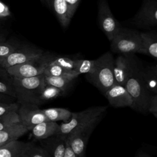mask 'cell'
Listing matches in <instances>:
<instances>
[{"instance_id": "6da1fadb", "label": "cell", "mask_w": 157, "mask_h": 157, "mask_svg": "<svg viewBox=\"0 0 157 157\" xmlns=\"http://www.w3.org/2000/svg\"><path fill=\"white\" fill-rule=\"evenodd\" d=\"M140 64L137 61L124 85L132 99V109L142 113H147L152 93L146 88L140 74Z\"/></svg>"}, {"instance_id": "7a4b0ae2", "label": "cell", "mask_w": 157, "mask_h": 157, "mask_svg": "<svg viewBox=\"0 0 157 157\" xmlns=\"http://www.w3.org/2000/svg\"><path fill=\"white\" fill-rule=\"evenodd\" d=\"M15 99L19 104H34L39 105L42 103L40 96L45 85L43 74L31 77H13Z\"/></svg>"}, {"instance_id": "ac0fdd59", "label": "cell", "mask_w": 157, "mask_h": 157, "mask_svg": "<svg viewBox=\"0 0 157 157\" xmlns=\"http://www.w3.org/2000/svg\"><path fill=\"white\" fill-rule=\"evenodd\" d=\"M140 74L142 79L147 88L152 94H157V66L140 67Z\"/></svg>"}, {"instance_id": "4fadbf2b", "label": "cell", "mask_w": 157, "mask_h": 157, "mask_svg": "<svg viewBox=\"0 0 157 157\" xmlns=\"http://www.w3.org/2000/svg\"><path fill=\"white\" fill-rule=\"evenodd\" d=\"M104 94L109 104L114 107H131L132 105V98L123 85L115 83Z\"/></svg>"}, {"instance_id": "74e56055", "label": "cell", "mask_w": 157, "mask_h": 157, "mask_svg": "<svg viewBox=\"0 0 157 157\" xmlns=\"http://www.w3.org/2000/svg\"><path fill=\"white\" fill-rule=\"evenodd\" d=\"M6 39V37L5 33L2 31H0V42L5 40Z\"/></svg>"}, {"instance_id": "f35d334b", "label": "cell", "mask_w": 157, "mask_h": 157, "mask_svg": "<svg viewBox=\"0 0 157 157\" xmlns=\"http://www.w3.org/2000/svg\"><path fill=\"white\" fill-rule=\"evenodd\" d=\"M44 1V2L48 5L49 6V7H50V2H51V0H43Z\"/></svg>"}, {"instance_id": "ba28073f", "label": "cell", "mask_w": 157, "mask_h": 157, "mask_svg": "<svg viewBox=\"0 0 157 157\" xmlns=\"http://www.w3.org/2000/svg\"><path fill=\"white\" fill-rule=\"evenodd\" d=\"M44 51L35 46L22 45L6 57L0 59V66L7 69L12 66L21 64L38 57Z\"/></svg>"}, {"instance_id": "ab89813d", "label": "cell", "mask_w": 157, "mask_h": 157, "mask_svg": "<svg viewBox=\"0 0 157 157\" xmlns=\"http://www.w3.org/2000/svg\"><path fill=\"white\" fill-rule=\"evenodd\" d=\"M1 145H1V144H0V147H1Z\"/></svg>"}, {"instance_id": "603a6c76", "label": "cell", "mask_w": 157, "mask_h": 157, "mask_svg": "<svg viewBox=\"0 0 157 157\" xmlns=\"http://www.w3.org/2000/svg\"><path fill=\"white\" fill-rule=\"evenodd\" d=\"M76 78L67 76H48L44 75L45 83L52 85L61 90L64 93L68 90Z\"/></svg>"}, {"instance_id": "52a82bcc", "label": "cell", "mask_w": 157, "mask_h": 157, "mask_svg": "<svg viewBox=\"0 0 157 157\" xmlns=\"http://www.w3.org/2000/svg\"><path fill=\"white\" fill-rule=\"evenodd\" d=\"M102 115H101L88 124L75 128L67 134V138L77 157L85 156L86 145L92 132L100 121Z\"/></svg>"}, {"instance_id": "7402d4cb", "label": "cell", "mask_w": 157, "mask_h": 157, "mask_svg": "<svg viewBox=\"0 0 157 157\" xmlns=\"http://www.w3.org/2000/svg\"><path fill=\"white\" fill-rule=\"evenodd\" d=\"M42 110L48 120L56 122L58 121L65 122L71 118L72 115L71 111L64 108L52 107L42 109Z\"/></svg>"}, {"instance_id": "8992f818", "label": "cell", "mask_w": 157, "mask_h": 157, "mask_svg": "<svg viewBox=\"0 0 157 157\" xmlns=\"http://www.w3.org/2000/svg\"><path fill=\"white\" fill-rule=\"evenodd\" d=\"M107 109V106H96L80 112H72L71 118L59 124L58 134H67L72 130L88 124L97 117L103 115Z\"/></svg>"}, {"instance_id": "f1b7e54d", "label": "cell", "mask_w": 157, "mask_h": 157, "mask_svg": "<svg viewBox=\"0 0 157 157\" xmlns=\"http://www.w3.org/2000/svg\"><path fill=\"white\" fill-rule=\"evenodd\" d=\"M18 107V103L0 101V117L10 115L17 113Z\"/></svg>"}, {"instance_id": "e575fe53", "label": "cell", "mask_w": 157, "mask_h": 157, "mask_svg": "<svg viewBox=\"0 0 157 157\" xmlns=\"http://www.w3.org/2000/svg\"><path fill=\"white\" fill-rule=\"evenodd\" d=\"M63 157H77L73 148H72L69 142L67 140V138L65 143Z\"/></svg>"}, {"instance_id": "d6a6232c", "label": "cell", "mask_w": 157, "mask_h": 157, "mask_svg": "<svg viewBox=\"0 0 157 157\" xmlns=\"http://www.w3.org/2000/svg\"><path fill=\"white\" fill-rule=\"evenodd\" d=\"M148 112L153 115L155 118H157V94H152L148 106Z\"/></svg>"}, {"instance_id": "e0dca14e", "label": "cell", "mask_w": 157, "mask_h": 157, "mask_svg": "<svg viewBox=\"0 0 157 157\" xmlns=\"http://www.w3.org/2000/svg\"><path fill=\"white\" fill-rule=\"evenodd\" d=\"M59 129V124L56 121L47 120L35 125L31 131L33 137L40 140L58 134Z\"/></svg>"}, {"instance_id": "5b68a950", "label": "cell", "mask_w": 157, "mask_h": 157, "mask_svg": "<svg viewBox=\"0 0 157 157\" xmlns=\"http://www.w3.org/2000/svg\"><path fill=\"white\" fill-rule=\"evenodd\" d=\"M55 57L53 54L44 52L38 57L21 64L12 66L6 69L13 77H34L43 74L45 67Z\"/></svg>"}, {"instance_id": "1f68e13d", "label": "cell", "mask_w": 157, "mask_h": 157, "mask_svg": "<svg viewBox=\"0 0 157 157\" xmlns=\"http://www.w3.org/2000/svg\"><path fill=\"white\" fill-rule=\"evenodd\" d=\"M11 17V12L7 4L0 0V21L6 20Z\"/></svg>"}, {"instance_id": "44dd1931", "label": "cell", "mask_w": 157, "mask_h": 157, "mask_svg": "<svg viewBox=\"0 0 157 157\" xmlns=\"http://www.w3.org/2000/svg\"><path fill=\"white\" fill-rule=\"evenodd\" d=\"M0 93L15 99L13 77L9 74L6 69L1 66H0Z\"/></svg>"}, {"instance_id": "f546056e", "label": "cell", "mask_w": 157, "mask_h": 157, "mask_svg": "<svg viewBox=\"0 0 157 157\" xmlns=\"http://www.w3.org/2000/svg\"><path fill=\"white\" fill-rule=\"evenodd\" d=\"M52 63L56 64L66 69L74 70V59H71L65 56L55 57V59L52 61Z\"/></svg>"}, {"instance_id": "d590c367", "label": "cell", "mask_w": 157, "mask_h": 157, "mask_svg": "<svg viewBox=\"0 0 157 157\" xmlns=\"http://www.w3.org/2000/svg\"><path fill=\"white\" fill-rule=\"evenodd\" d=\"M15 99L14 98L0 93V101L6 102H12Z\"/></svg>"}, {"instance_id": "8d00e7d4", "label": "cell", "mask_w": 157, "mask_h": 157, "mask_svg": "<svg viewBox=\"0 0 157 157\" xmlns=\"http://www.w3.org/2000/svg\"><path fill=\"white\" fill-rule=\"evenodd\" d=\"M136 156H137V157H150V155H148V153H147L145 151H139L137 155H136Z\"/></svg>"}, {"instance_id": "30bf717a", "label": "cell", "mask_w": 157, "mask_h": 157, "mask_svg": "<svg viewBox=\"0 0 157 157\" xmlns=\"http://www.w3.org/2000/svg\"><path fill=\"white\" fill-rule=\"evenodd\" d=\"M131 23L142 28H151L157 25V0H144L142 5L132 18Z\"/></svg>"}, {"instance_id": "4dcf8cb0", "label": "cell", "mask_w": 157, "mask_h": 157, "mask_svg": "<svg viewBox=\"0 0 157 157\" xmlns=\"http://www.w3.org/2000/svg\"><path fill=\"white\" fill-rule=\"evenodd\" d=\"M18 122H20V120L17 112L10 115L0 117V130L7 126Z\"/></svg>"}, {"instance_id": "836d02e7", "label": "cell", "mask_w": 157, "mask_h": 157, "mask_svg": "<svg viewBox=\"0 0 157 157\" xmlns=\"http://www.w3.org/2000/svg\"><path fill=\"white\" fill-rule=\"evenodd\" d=\"M65 1L67 5L70 15L72 17L78 6L80 0H65Z\"/></svg>"}, {"instance_id": "2e32d148", "label": "cell", "mask_w": 157, "mask_h": 157, "mask_svg": "<svg viewBox=\"0 0 157 157\" xmlns=\"http://www.w3.org/2000/svg\"><path fill=\"white\" fill-rule=\"evenodd\" d=\"M28 132V129L20 122L12 124L0 130V144L3 145L14 140Z\"/></svg>"}, {"instance_id": "d6986e66", "label": "cell", "mask_w": 157, "mask_h": 157, "mask_svg": "<svg viewBox=\"0 0 157 157\" xmlns=\"http://www.w3.org/2000/svg\"><path fill=\"white\" fill-rule=\"evenodd\" d=\"M50 8L53 9L61 25L63 28H66L72 17L70 15L65 0H51Z\"/></svg>"}, {"instance_id": "3957f363", "label": "cell", "mask_w": 157, "mask_h": 157, "mask_svg": "<svg viewBox=\"0 0 157 157\" xmlns=\"http://www.w3.org/2000/svg\"><path fill=\"white\" fill-rule=\"evenodd\" d=\"M114 59L110 52L102 54L96 59L94 71L86 76L88 81L103 94L115 83L113 75Z\"/></svg>"}, {"instance_id": "9c48e42d", "label": "cell", "mask_w": 157, "mask_h": 157, "mask_svg": "<svg viewBox=\"0 0 157 157\" xmlns=\"http://www.w3.org/2000/svg\"><path fill=\"white\" fill-rule=\"evenodd\" d=\"M98 18L102 31L110 41L121 26L113 15L106 0H99Z\"/></svg>"}, {"instance_id": "5bb4252c", "label": "cell", "mask_w": 157, "mask_h": 157, "mask_svg": "<svg viewBox=\"0 0 157 157\" xmlns=\"http://www.w3.org/2000/svg\"><path fill=\"white\" fill-rule=\"evenodd\" d=\"M67 134H56L40 140L42 147L51 157H63Z\"/></svg>"}, {"instance_id": "d4e9b609", "label": "cell", "mask_w": 157, "mask_h": 157, "mask_svg": "<svg viewBox=\"0 0 157 157\" xmlns=\"http://www.w3.org/2000/svg\"><path fill=\"white\" fill-rule=\"evenodd\" d=\"M22 157H51L41 146H38L31 142H25Z\"/></svg>"}, {"instance_id": "9a60e30c", "label": "cell", "mask_w": 157, "mask_h": 157, "mask_svg": "<svg viewBox=\"0 0 157 157\" xmlns=\"http://www.w3.org/2000/svg\"><path fill=\"white\" fill-rule=\"evenodd\" d=\"M141 49L140 54L149 56L155 59L157 58V35L155 31L140 33Z\"/></svg>"}, {"instance_id": "cb8c5ba5", "label": "cell", "mask_w": 157, "mask_h": 157, "mask_svg": "<svg viewBox=\"0 0 157 157\" xmlns=\"http://www.w3.org/2000/svg\"><path fill=\"white\" fill-rule=\"evenodd\" d=\"M43 74L48 76H67L77 78L79 74L74 70L66 69L56 64L52 63L45 67Z\"/></svg>"}, {"instance_id": "484cf974", "label": "cell", "mask_w": 157, "mask_h": 157, "mask_svg": "<svg viewBox=\"0 0 157 157\" xmlns=\"http://www.w3.org/2000/svg\"><path fill=\"white\" fill-rule=\"evenodd\" d=\"M96 59H74V70L79 75L81 74H89L92 73L95 69Z\"/></svg>"}, {"instance_id": "4316f807", "label": "cell", "mask_w": 157, "mask_h": 157, "mask_svg": "<svg viewBox=\"0 0 157 157\" xmlns=\"http://www.w3.org/2000/svg\"><path fill=\"white\" fill-rule=\"evenodd\" d=\"M64 93L59 88L52 85L45 83L42 91L40 99L41 102L43 104L45 101L56 99L63 95Z\"/></svg>"}, {"instance_id": "7c38bea8", "label": "cell", "mask_w": 157, "mask_h": 157, "mask_svg": "<svg viewBox=\"0 0 157 157\" xmlns=\"http://www.w3.org/2000/svg\"><path fill=\"white\" fill-rule=\"evenodd\" d=\"M137 61L134 54L120 55L114 59L113 75L116 84L124 85Z\"/></svg>"}, {"instance_id": "277c9868", "label": "cell", "mask_w": 157, "mask_h": 157, "mask_svg": "<svg viewBox=\"0 0 157 157\" xmlns=\"http://www.w3.org/2000/svg\"><path fill=\"white\" fill-rule=\"evenodd\" d=\"M110 41L111 50L120 55L139 53L141 49L140 33L134 29L121 27Z\"/></svg>"}, {"instance_id": "ffe728a7", "label": "cell", "mask_w": 157, "mask_h": 157, "mask_svg": "<svg viewBox=\"0 0 157 157\" xmlns=\"http://www.w3.org/2000/svg\"><path fill=\"white\" fill-rule=\"evenodd\" d=\"M25 142L14 140L0 147V157H22Z\"/></svg>"}, {"instance_id": "8fae6325", "label": "cell", "mask_w": 157, "mask_h": 157, "mask_svg": "<svg viewBox=\"0 0 157 157\" xmlns=\"http://www.w3.org/2000/svg\"><path fill=\"white\" fill-rule=\"evenodd\" d=\"M17 113L20 122L28 131H31L35 125L48 120L42 109H40L38 105L34 104H19Z\"/></svg>"}, {"instance_id": "83f0119b", "label": "cell", "mask_w": 157, "mask_h": 157, "mask_svg": "<svg viewBox=\"0 0 157 157\" xmlns=\"http://www.w3.org/2000/svg\"><path fill=\"white\" fill-rule=\"evenodd\" d=\"M21 44L13 39H10L0 42V59L7 56L17 50Z\"/></svg>"}]
</instances>
